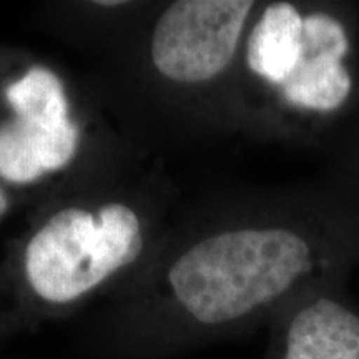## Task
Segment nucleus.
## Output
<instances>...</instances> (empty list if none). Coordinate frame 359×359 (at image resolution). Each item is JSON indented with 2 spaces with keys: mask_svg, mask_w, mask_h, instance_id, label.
I'll use <instances>...</instances> for the list:
<instances>
[{
  "mask_svg": "<svg viewBox=\"0 0 359 359\" xmlns=\"http://www.w3.org/2000/svg\"><path fill=\"white\" fill-rule=\"evenodd\" d=\"M231 109L263 132L326 148L359 110V8L262 4L241 47Z\"/></svg>",
  "mask_w": 359,
  "mask_h": 359,
  "instance_id": "1",
  "label": "nucleus"
},
{
  "mask_svg": "<svg viewBox=\"0 0 359 359\" xmlns=\"http://www.w3.org/2000/svg\"><path fill=\"white\" fill-rule=\"evenodd\" d=\"M346 281L321 283L278 311L275 359H359V308Z\"/></svg>",
  "mask_w": 359,
  "mask_h": 359,
  "instance_id": "5",
  "label": "nucleus"
},
{
  "mask_svg": "<svg viewBox=\"0 0 359 359\" xmlns=\"http://www.w3.org/2000/svg\"><path fill=\"white\" fill-rule=\"evenodd\" d=\"M326 150L333 156V170L359 182V110L327 143Z\"/></svg>",
  "mask_w": 359,
  "mask_h": 359,
  "instance_id": "6",
  "label": "nucleus"
},
{
  "mask_svg": "<svg viewBox=\"0 0 359 359\" xmlns=\"http://www.w3.org/2000/svg\"><path fill=\"white\" fill-rule=\"evenodd\" d=\"M253 0H178L151 34V60L163 77L208 85L235 75L246 32L258 11Z\"/></svg>",
  "mask_w": 359,
  "mask_h": 359,
  "instance_id": "3",
  "label": "nucleus"
},
{
  "mask_svg": "<svg viewBox=\"0 0 359 359\" xmlns=\"http://www.w3.org/2000/svg\"><path fill=\"white\" fill-rule=\"evenodd\" d=\"M138 215L123 203L92 213L70 206L39 228L25 248V276L48 303H69L102 285L142 253Z\"/></svg>",
  "mask_w": 359,
  "mask_h": 359,
  "instance_id": "2",
  "label": "nucleus"
},
{
  "mask_svg": "<svg viewBox=\"0 0 359 359\" xmlns=\"http://www.w3.org/2000/svg\"><path fill=\"white\" fill-rule=\"evenodd\" d=\"M12 118L0 123V178L27 185L62 170L77 154L64 83L47 67H30L4 90Z\"/></svg>",
  "mask_w": 359,
  "mask_h": 359,
  "instance_id": "4",
  "label": "nucleus"
},
{
  "mask_svg": "<svg viewBox=\"0 0 359 359\" xmlns=\"http://www.w3.org/2000/svg\"><path fill=\"white\" fill-rule=\"evenodd\" d=\"M8 206H11V203H8L7 195H6V193H4L2 188H0V219H2L7 215Z\"/></svg>",
  "mask_w": 359,
  "mask_h": 359,
  "instance_id": "7",
  "label": "nucleus"
}]
</instances>
